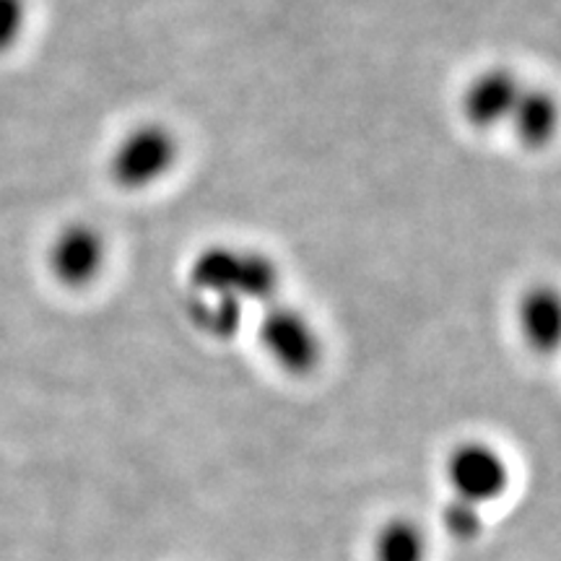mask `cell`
<instances>
[{
    "label": "cell",
    "instance_id": "cell-1",
    "mask_svg": "<svg viewBox=\"0 0 561 561\" xmlns=\"http://www.w3.org/2000/svg\"><path fill=\"white\" fill-rule=\"evenodd\" d=\"M193 294L224 297L234 301L271 305L278 299L280 271L268 252L234 248V244H210L193 257L187 271Z\"/></svg>",
    "mask_w": 561,
    "mask_h": 561
},
{
    "label": "cell",
    "instance_id": "cell-2",
    "mask_svg": "<svg viewBox=\"0 0 561 561\" xmlns=\"http://www.w3.org/2000/svg\"><path fill=\"white\" fill-rule=\"evenodd\" d=\"M180 140L170 125L138 123L110 153V178L121 191H151L178 167Z\"/></svg>",
    "mask_w": 561,
    "mask_h": 561
},
{
    "label": "cell",
    "instance_id": "cell-3",
    "mask_svg": "<svg viewBox=\"0 0 561 561\" xmlns=\"http://www.w3.org/2000/svg\"><path fill=\"white\" fill-rule=\"evenodd\" d=\"M257 341L265 356L286 375H312L322 362V335L310 314L286 301H271L257 320Z\"/></svg>",
    "mask_w": 561,
    "mask_h": 561
},
{
    "label": "cell",
    "instance_id": "cell-4",
    "mask_svg": "<svg viewBox=\"0 0 561 561\" xmlns=\"http://www.w3.org/2000/svg\"><path fill=\"white\" fill-rule=\"evenodd\" d=\"M445 479L453 496L486 507L507 491L512 473L510 462L494 445L481 439L460 442L445 460Z\"/></svg>",
    "mask_w": 561,
    "mask_h": 561
},
{
    "label": "cell",
    "instance_id": "cell-5",
    "mask_svg": "<svg viewBox=\"0 0 561 561\" xmlns=\"http://www.w3.org/2000/svg\"><path fill=\"white\" fill-rule=\"evenodd\" d=\"M107 237L89 221L66 224L47 248V268L66 289H87L107 268Z\"/></svg>",
    "mask_w": 561,
    "mask_h": 561
},
{
    "label": "cell",
    "instance_id": "cell-6",
    "mask_svg": "<svg viewBox=\"0 0 561 561\" xmlns=\"http://www.w3.org/2000/svg\"><path fill=\"white\" fill-rule=\"evenodd\" d=\"M523 91L525 87L515 70L504 66L486 68L462 91L460 112L471 128L483 133L496 130L502 125H510Z\"/></svg>",
    "mask_w": 561,
    "mask_h": 561
},
{
    "label": "cell",
    "instance_id": "cell-7",
    "mask_svg": "<svg viewBox=\"0 0 561 561\" xmlns=\"http://www.w3.org/2000/svg\"><path fill=\"white\" fill-rule=\"evenodd\" d=\"M559 110L557 100L546 89H525L515 112H512L510 128L530 149H543L557 133Z\"/></svg>",
    "mask_w": 561,
    "mask_h": 561
},
{
    "label": "cell",
    "instance_id": "cell-8",
    "mask_svg": "<svg viewBox=\"0 0 561 561\" xmlns=\"http://www.w3.org/2000/svg\"><path fill=\"white\" fill-rule=\"evenodd\" d=\"M559 297L553 289L538 286L520 301V328L533 348L549 354L559 343Z\"/></svg>",
    "mask_w": 561,
    "mask_h": 561
},
{
    "label": "cell",
    "instance_id": "cell-9",
    "mask_svg": "<svg viewBox=\"0 0 561 561\" xmlns=\"http://www.w3.org/2000/svg\"><path fill=\"white\" fill-rule=\"evenodd\" d=\"M430 538L421 523L411 517H390L377 530L375 561H426Z\"/></svg>",
    "mask_w": 561,
    "mask_h": 561
},
{
    "label": "cell",
    "instance_id": "cell-10",
    "mask_svg": "<svg viewBox=\"0 0 561 561\" xmlns=\"http://www.w3.org/2000/svg\"><path fill=\"white\" fill-rule=\"evenodd\" d=\"M442 523L455 541H473L483 530V507L473 502L450 496V502L442 510Z\"/></svg>",
    "mask_w": 561,
    "mask_h": 561
},
{
    "label": "cell",
    "instance_id": "cell-11",
    "mask_svg": "<svg viewBox=\"0 0 561 561\" xmlns=\"http://www.w3.org/2000/svg\"><path fill=\"white\" fill-rule=\"evenodd\" d=\"M30 24V0H0V55L11 53Z\"/></svg>",
    "mask_w": 561,
    "mask_h": 561
}]
</instances>
